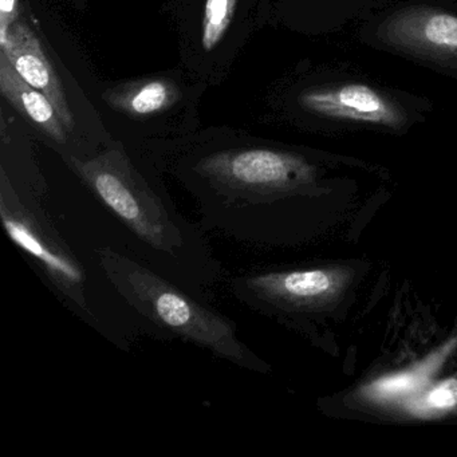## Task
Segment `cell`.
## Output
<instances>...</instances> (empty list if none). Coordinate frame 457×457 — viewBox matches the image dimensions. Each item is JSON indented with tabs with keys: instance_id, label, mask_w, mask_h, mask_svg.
<instances>
[{
	"instance_id": "6da1fadb",
	"label": "cell",
	"mask_w": 457,
	"mask_h": 457,
	"mask_svg": "<svg viewBox=\"0 0 457 457\" xmlns=\"http://www.w3.org/2000/svg\"><path fill=\"white\" fill-rule=\"evenodd\" d=\"M69 167L101 204L141 245L146 263L204 298L221 277L204 229L180 215L160 188L120 145L87 157H69Z\"/></svg>"
},
{
	"instance_id": "7a4b0ae2",
	"label": "cell",
	"mask_w": 457,
	"mask_h": 457,
	"mask_svg": "<svg viewBox=\"0 0 457 457\" xmlns=\"http://www.w3.org/2000/svg\"><path fill=\"white\" fill-rule=\"evenodd\" d=\"M312 178L298 154L263 146L208 152L180 173L202 228L245 245L278 239L282 203Z\"/></svg>"
},
{
	"instance_id": "3957f363",
	"label": "cell",
	"mask_w": 457,
	"mask_h": 457,
	"mask_svg": "<svg viewBox=\"0 0 457 457\" xmlns=\"http://www.w3.org/2000/svg\"><path fill=\"white\" fill-rule=\"evenodd\" d=\"M95 255L112 290L162 337L189 342L237 368L266 373V362L243 342L237 326L203 296L130 253L104 245Z\"/></svg>"
},
{
	"instance_id": "277c9868",
	"label": "cell",
	"mask_w": 457,
	"mask_h": 457,
	"mask_svg": "<svg viewBox=\"0 0 457 457\" xmlns=\"http://www.w3.org/2000/svg\"><path fill=\"white\" fill-rule=\"evenodd\" d=\"M39 197L15 186L2 170L0 219L4 232L44 275L66 306L82 320L100 325V317L90 299L87 267L58 231Z\"/></svg>"
},
{
	"instance_id": "5b68a950",
	"label": "cell",
	"mask_w": 457,
	"mask_h": 457,
	"mask_svg": "<svg viewBox=\"0 0 457 457\" xmlns=\"http://www.w3.org/2000/svg\"><path fill=\"white\" fill-rule=\"evenodd\" d=\"M377 36L401 52L457 68V15L430 7H406L390 15Z\"/></svg>"
},
{
	"instance_id": "8992f818",
	"label": "cell",
	"mask_w": 457,
	"mask_h": 457,
	"mask_svg": "<svg viewBox=\"0 0 457 457\" xmlns=\"http://www.w3.org/2000/svg\"><path fill=\"white\" fill-rule=\"evenodd\" d=\"M299 103L306 111L328 119L387 128H400L406 121L405 114L393 101L368 85L346 84L310 90L301 96Z\"/></svg>"
},
{
	"instance_id": "52a82bcc",
	"label": "cell",
	"mask_w": 457,
	"mask_h": 457,
	"mask_svg": "<svg viewBox=\"0 0 457 457\" xmlns=\"http://www.w3.org/2000/svg\"><path fill=\"white\" fill-rule=\"evenodd\" d=\"M0 52L6 54L15 71L28 84L52 101L71 133L74 129V119L68 97L54 66L47 58L36 34L22 22L0 30Z\"/></svg>"
},
{
	"instance_id": "ba28073f",
	"label": "cell",
	"mask_w": 457,
	"mask_h": 457,
	"mask_svg": "<svg viewBox=\"0 0 457 457\" xmlns=\"http://www.w3.org/2000/svg\"><path fill=\"white\" fill-rule=\"evenodd\" d=\"M0 92L2 96L54 143L68 141V128L55 111L52 101L25 81L15 71L6 54L0 52Z\"/></svg>"
},
{
	"instance_id": "9c48e42d",
	"label": "cell",
	"mask_w": 457,
	"mask_h": 457,
	"mask_svg": "<svg viewBox=\"0 0 457 457\" xmlns=\"http://www.w3.org/2000/svg\"><path fill=\"white\" fill-rule=\"evenodd\" d=\"M178 100V87L170 79L133 82L105 95V101L112 108L137 119L168 111Z\"/></svg>"
},
{
	"instance_id": "30bf717a",
	"label": "cell",
	"mask_w": 457,
	"mask_h": 457,
	"mask_svg": "<svg viewBox=\"0 0 457 457\" xmlns=\"http://www.w3.org/2000/svg\"><path fill=\"white\" fill-rule=\"evenodd\" d=\"M237 0H205L202 46L212 52L223 41L237 12Z\"/></svg>"
},
{
	"instance_id": "8fae6325",
	"label": "cell",
	"mask_w": 457,
	"mask_h": 457,
	"mask_svg": "<svg viewBox=\"0 0 457 457\" xmlns=\"http://www.w3.org/2000/svg\"><path fill=\"white\" fill-rule=\"evenodd\" d=\"M427 405L440 411L454 408L457 405V379L449 378L437 385L428 395Z\"/></svg>"
},
{
	"instance_id": "7c38bea8",
	"label": "cell",
	"mask_w": 457,
	"mask_h": 457,
	"mask_svg": "<svg viewBox=\"0 0 457 457\" xmlns=\"http://www.w3.org/2000/svg\"><path fill=\"white\" fill-rule=\"evenodd\" d=\"M416 378L411 374H400V376L389 377L373 385V392L379 395H395L413 389Z\"/></svg>"
},
{
	"instance_id": "4fadbf2b",
	"label": "cell",
	"mask_w": 457,
	"mask_h": 457,
	"mask_svg": "<svg viewBox=\"0 0 457 457\" xmlns=\"http://www.w3.org/2000/svg\"><path fill=\"white\" fill-rule=\"evenodd\" d=\"M20 0H0V30H6L18 22Z\"/></svg>"
}]
</instances>
